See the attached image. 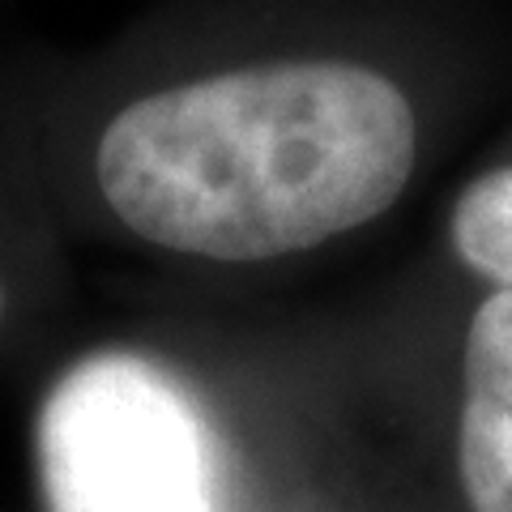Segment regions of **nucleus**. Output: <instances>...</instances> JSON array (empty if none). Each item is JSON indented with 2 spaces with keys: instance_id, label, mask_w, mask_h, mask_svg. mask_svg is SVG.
Returning <instances> with one entry per match:
<instances>
[{
  "instance_id": "obj_1",
  "label": "nucleus",
  "mask_w": 512,
  "mask_h": 512,
  "mask_svg": "<svg viewBox=\"0 0 512 512\" xmlns=\"http://www.w3.org/2000/svg\"><path fill=\"white\" fill-rule=\"evenodd\" d=\"M414 107L342 60L252 64L128 103L94 154L133 235L205 261L308 252L380 218L414 171Z\"/></svg>"
},
{
  "instance_id": "obj_2",
  "label": "nucleus",
  "mask_w": 512,
  "mask_h": 512,
  "mask_svg": "<svg viewBox=\"0 0 512 512\" xmlns=\"http://www.w3.org/2000/svg\"><path fill=\"white\" fill-rule=\"evenodd\" d=\"M35 448L52 512H227L201 402L133 350L73 363L39 410Z\"/></svg>"
},
{
  "instance_id": "obj_3",
  "label": "nucleus",
  "mask_w": 512,
  "mask_h": 512,
  "mask_svg": "<svg viewBox=\"0 0 512 512\" xmlns=\"http://www.w3.org/2000/svg\"><path fill=\"white\" fill-rule=\"evenodd\" d=\"M457 453L470 512H512V291L470 320Z\"/></svg>"
},
{
  "instance_id": "obj_4",
  "label": "nucleus",
  "mask_w": 512,
  "mask_h": 512,
  "mask_svg": "<svg viewBox=\"0 0 512 512\" xmlns=\"http://www.w3.org/2000/svg\"><path fill=\"white\" fill-rule=\"evenodd\" d=\"M453 248L474 274L512 291V167H495L461 192L448 218Z\"/></svg>"
},
{
  "instance_id": "obj_5",
  "label": "nucleus",
  "mask_w": 512,
  "mask_h": 512,
  "mask_svg": "<svg viewBox=\"0 0 512 512\" xmlns=\"http://www.w3.org/2000/svg\"><path fill=\"white\" fill-rule=\"evenodd\" d=\"M0 316H5V291H0Z\"/></svg>"
}]
</instances>
